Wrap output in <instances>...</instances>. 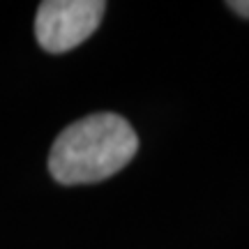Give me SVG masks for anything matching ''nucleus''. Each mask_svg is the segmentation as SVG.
I'll return each mask as SVG.
<instances>
[{
  "label": "nucleus",
  "mask_w": 249,
  "mask_h": 249,
  "mask_svg": "<svg viewBox=\"0 0 249 249\" xmlns=\"http://www.w3.org/2000/svg\"><path fill=\"white\" fill-rule=\"evenodd\" d=\"M139 150V136L123 116L92 113L65 127L49 152V171L60 185H90L116 176Z\"/></svg>",
  "instance_id": "1"
},
{
  "label": "nucleus",
  "mask_w": 249,
  "mask_h": 249,
  "mask_svg": "<svg viewBox=\"0 0 249 249\" xmlns=\"http://www.w3.org/2000/svg\"><path fill=\"white\" fill-rule=\"evenodd\" d=\"M229 7H231L233 12H238L240 17L249 18V0H233V2H229Z\"/></svg>",
  "instance_id": "3"
},
{
  "label": "nucleus",
  "mask_w": 249,
  "mask_h": 249,
  "mask_svg": "<svg viewBox=\"0 0 249 249\" xmlns=\"http://www.w3.org/2000/svg\"><path fill=\"white\" fill-rule=\"evenodd\" d=\"M104 9L102 0H46L37 9V42L49 53H65L97 30Z\"/></svg>",
  "instance_id": "2"
}]
</instances>
